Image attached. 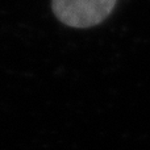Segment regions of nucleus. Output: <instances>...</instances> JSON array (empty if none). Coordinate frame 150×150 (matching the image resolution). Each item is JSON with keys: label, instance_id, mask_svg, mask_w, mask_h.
I'll list each match as a JSON object with an SVG mask.
<instances>
[{"label": "nucleus", "instance_id": "nucleus-1", "mask_svg": "<svg viewBox=\"0 0 150 150\" xmlns=\"http://www.w3.org/2000/svg\"><path fill=\"white\" fill-rule=\"evenodd\" d=\"M117 0H53L54 15L73 28L98 25L112 12Z\"/></svg>", "mask_w": 150, "mask_h": 150}]
</instances>
